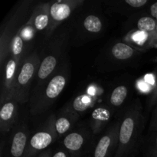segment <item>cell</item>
Returning a JSON list of instances; mask_svg holds the SVG:
<instances>
[{
	"mask_svg": "<svg viewBox=\"0 0 157 157\" xmlns=\"http://www.w3.org/2000/svg\"><path fill=\"white\" fill-rule=\"evenodd\" d=\"M142 120V106L139 100H136L127 110L120 123L116 157H123L133 148L139 134Z\"/></svg>",
	"mask_w": 157,
	"mask_h": 157,
	"instance_id": "cell-1",
	"label": "cell"
},
{
	"mask_svg": "<svg viewBox=\"0 0 157 157\" xmlns=\"http://www.w3.org/2000/svg\"><path fill=\"white\" fill-rule=\"evenodd\" d=\"M41 59L36 52H33L23 60L15 84L14 98L18 104H25L29 98V91L34 78L38 73Z\"/></svg>",
	"mask_w": 157,
	"mask_h": 157,
	"instance_id": "cell-2",
	"label": "cell"
},
{
	"mask_svg": "<svg viewBox=\"0 0 157 157\" xmlns=\"http://www.w3.org/2000/svg\"><path fill=\"white\" fill-rule=\"evenodd\" d=\"M67 84V77L60 73L52 77L41 92L38 99L32 105V113L33 115L40 114L45 111L49 106L60 96Z\"/></svg>",
	"mask_w": 157,
	"mask_h": 157,
	"instance_id": "cell-3",
	"label": "cell"
},
{
	"mask_svg": "<svg viewBox=\"0 0 157 157\" xmlns=\"http://www.w3.org/2000/svg\"><path fill=\"white\" fill-rule=\"evenodd\" d=\"M55 117L52 115L48 119L42 130L36 132L29 140L25 157H32L38 152L48 147L57 136L55 127Z\"/></svg>",
	"mask_w": 157,
	"mask_h": 157,
	"instance_id": "cell-4",
	"label": "cell"
},
{
	"mask_svg": "<svg viewBox=\"0 0 157 157\" xmlns=\"http://www.w3.org/2000/svg\"><path fill=\"white\" fill-rule=\"evenodd\" d=\"M84 3L83 0H59L49 3L50 24L47 29V35H50L58 26L69 18L72 12Z\"/></svg>",
	"mask_w": 157,
	"mask_h": 157,
	"instance_id": "cell-5",
	"label": "cell"
},
{
	"mask_svg": "<svg viewBox=\"0 0 157 157\" xmlns=\"http://www.w3.org/2000/svg\"><path fill=\"white\" fill-rule=\"evenodd\" d=\"M21 64L10 57L6 64L1 87V105L9 100L13 99L15 95L16 79Z\"/></svg>",
	"mask_w": 157,
	"mask_h": 157,
	"instance_id": "cell-6",
	"label": "cell"
},
{
	"mask_svg": "<svg viewBox=\"0 0 157 157\" xmlns=\"http://www.w3.org/2000/svg\"><path fill=\"white\" fill-rule=\"evenodd\" d=\"M120 123L113 124L98 140L94 152V157H107L116 146L117 147Z\"/></svg>",
	"mask_w": 157,
	"mask_h": 157,
	"instance_id": "cell-7",
	"label": "cell"
},
{
	"mask_svg": "<svg viewBox=\"0 0 157 157\" xmlns=\"http://www.w3.org/2000/svg\"><path fill=\"white\" fill-rule=\"evenodd\" d=\"M29 130L25 124L15 127L11 136L9 153L11 157H25L29 142Z\"/></svg>",
	"mask_w": 157,
	"mask_h": 157,
	"instance_id": "cell-8",
	"label": "cell"
},
{
	"mask_svg": "<svg viewBox=\"0 0 157 157\" xmlns=\"http://www.w3.org/2000/svg\"><path fill=\"white\" fill-rule=\"evenodd\" d=\"M18 102L15 98L6 101L1 105L0 129L2 133H8L13 128L18 115Z\"/></svg>",
	"mask_w": 157,
	"mask_h": 157,
	"instance_id": "cell-9",
	"label": "cell"
},
{
	"mask_svg": "<svg viewBox=\"0 0 157 157\" xmlns=\"http://www.w3.org/2000/svg\"><path fill=\"white\" fill-rule=\"evenodd\" d=\"M29 22L32 24L35 31H47L50 24V14H49V3H42L35 8Z\"/></svg>",
	"mask_w": 157,
	"mask_h": 157,
	"instance_id": "cell-10",
	"label": "cell"
},
{
	"mask_svg": "<svg viewBox=\"0 0 157 157\" xmlns=\"http://www.w3.org/2000/svg\"><path fill=\"white\" fill-rule=\"evenodd\" d=\"M111 112L106 107H100L94 110L90 115V126L94 134L100 133L110 121Z\"/></svg>",
	"mask_w": 157,
	"mask_h": 157,
	"instance_id": "cell-11",
	"label": "cell"
},
{
	"mask_svg": "<svg viewBox=\"0 0 157 157\" xmlns=\"http://www.w3.org/2000/svg\"><path fill=\"white\" fill-rule=\"evenodd\" d=\"M58 62V54H50L47 55L41 61L38 73H37V82L38 87H40L44 81L52 75L57 67Z\"/></svg>",
	"mask_w": 157,
	"mask_h": 157,
	"instance_id": "cell-12",
	"label": "cell"
},
{
	"mask_svg": "<svg viewBox=\"0 0 157 157\" xmlns=\"http://www.w3.org/2000/svg\"><path fill=\"white\" fill-rule=\"evenodd\" d=\"M138 30L147 34L150 37L151 46L157 44V21L151 16H144L137 21Z\"/></svg>",
	"mask_w": 157,
	"mask_h": 157,
	"instance_id": "cell-13",
	"label": "cell"
},
{
	"mask_svg": "<svg viewBox=\"0 0 157 157\" xmlns=\"http://www.w3.org/2000/svg\"><path fill=\"white\" fill-rule=\"evenodd\" d=\"M78 115L71 113L68 110H65L62 115L58 117H55V127L57 135L59 136L65 134L71 130L75 120L78 117Z\"/></svg>",
	"mask_w": 157,
	"mask_h": 157,
	"instance_id": "cell-14",
	"label": "cell"
},
{
	"mask_svg": "<svg viewBox=\"0 0 157 157\" xmlns=\"http://www.w3.org/2000/svg\"><path fill=\"white\" fill-rule=\"evenodd\" d=\"M85 136L80 132H72L64 137L63 144L71 153H78L85 144Z\"/></svg>",
	"mask_w": 157,
	"mask_h": 157,
	"instance_id": "cell-15",
	"label": "cell"
},
{
	"mask_svg": "<svg viewBox=\"0 0 157 157\" xmlns=\"http://www.w3.org/2000/svg\"><path fill=\"white\" fill-rule=\"evenodd\" d=\"M136 53L135 49L131 45L124 42H117L112 47L111 55L115 59L119 61H126L132 57Z\"/></svg>",
	"mask_w": 157,
	"mask_h": 157,
	"instance_id": "cell-16",
	"label": "cell"
},
{
	"mask_svg": "<svg viewBox=\"0 0 157 157\" xmlns=\"http://www.w3.org/2000/svg\"><path fill=\"white\" fill-rule=\"evenodd\" d=\"M91 105L90 98L86 94H81L76 97L69 105L67 110L71 113L79 116L80 113L85 112Z\"/></svg>",
	"mask_w": 157,
	"mask_h": 157,
	"instance_id": "cell-17",
	"label": "cell"
},
{
	"mask_svg": "<svg viewBox=\"0 0 157 157\" xmlns=\"http://www.w3.org/2000/svg\"><path fill=\"white\" fill-rule=\"evenodd\" d=\"M24 40L21 37L18 32H17L10 41V50L9 53L12 58L22 64L23 61L21 60L24 50Z\"/></svg>",
	"mask_w": 157,
	"mask_h": 157,
	"instance_id": "cell-18",
	"label": "cell"
},
{
	"mask_svg": "<svg viewBox=\"0 0 157 157\" xmlns=\"http://www.w3.org/2000/svg\"><path fill=\"white\" fill-rule=\"evenodd\" d=\"M128 95V88L125 85H120L115 87L110 94L109 101L113 107H120L126 101Z\"/></svg>",
	"mask_w": 157,
	"mask_h": 157,
	"instance_id": "cell-19",
	"label": "cell"
},
{
	"mask_svg": "<svg viewBox=\"0 0 157 157\" xmlns=\"http://www.w3.org/2000/svg\"><path fill=\"white\" fill-rule=\"evenodd\" d=\"M84 27L90 33H98L102 30L103 23L101 18L95 15H87L84 20Z\"/></svg>",
	"mask_w": 157,
	"mask_h": 157,
	"instance_id": "cell-20",
	"label": "cell"
},
{
	"mask_svg": "<svg viewBox=\"0 0 157 157\" xmlns=\"http://www.w3.org/2000/svg\"><path fill=\"white\" fill-rule=\"evenodd\" d=\"M35 32L36 31L34 29L33 26L28 21V22L24 26H22L18 32L24 40V41H29L33 38Z\"/></svg>",
	"mask_w": 157,
	"mask_h": 157,
	"instance_id": "cell-21",
	"label": "cell"
},
{
	"mask_svg": "<svg viewBox=\"0 0 157 157\" xmlns=\"http://www.w3.org/2000/svg\"><path fill=\"white\" fill-rule=\"evenodd\" d=\"M125 2L132 8H141L145 6L148 1L147 0H126Z\"/></svg>",
	"mask_w": 157,
	"mask_h": 157,
	"instance_id": "cell-22",
	"label": "cell"
},
{
	"mask_svg": "<svg viewBox=\"0 0 157 157\" xmlns=\"http://www.w3.org/2000/svg\"><path fill=\"white\" fill-rule=\"evenodd\" d=\"M148 105L150 108H152L155 105H157V82L156 85H155L154 88H153V92H152V94L150 98V101H149Z\"/></svg>",
	"mask_w": 157,
	"mask_h": 157,
	"instance_id": "cell-23",
	"label": "cell"
},
{
	"mask_svg": "<svg viewBox=\"0 0 157 157\" xmlns=\"http://www.w3.org/2000/svg\"><path fill=\"white\" fill-rule=\"evenodd\" d=\"M150 128L152 130H153L154 132H156L157 133V107L156 109L155 110L154 113L153 114V119L151 121V126H150Z\"/></svg>",
	"mask_w": 157,
	"mask_h": 157,
	"instance_id": "cell-24",
	"label": "cell"
},
{
	"mask_svg": "<svg viewBox=\"0 0 157 157\" xmlns=\"http://www.w3.org/2000/svg\"><path fill=\"white\" fill-rule=\"evenodd\" d=\"M150 10L151 17L154 18V19L157 21V2H156L153 3V5H151Z\"/></svg>",
	"mask_w": 157,
	"mask_h": 157,
	"instance_id": "cell-25",
	"label": "cell"
},
{
	"mask_svg": "<svg viewBox=\"0 0 157 157\" xmlns=\"http://www.w3.org/2000/svg\"><path fill=\"white\" fill-rule=\"evenodd\" d=\"M52 157H67V156L65 152L61 151H61H58L57 153H55Z\"/></svg>",
	"mask_w": 157,
	"mask_h": 157,
	"instance_id": "cell-26",
	"label": "cell"
},
{
	"mask_svg": "<svg viewBox=\"0 0 157 157\" xmlns=\"http://www.w3.org/2000/svg\"><path fill=\"white\" fill-rule=\"evenodd\" d=\"M39 157H50V153L49 152H45V153H43L42 154H41Z\"/></svg>",
	"mask_w": 157,
	"mask_h": 157,
	"instance_id": "cell-27",
	"label": "cell"
},
{
	"mask_svg": "<svg viewBox=\"0 0 157 157\" xmlns=\"http://www.w3.org/2000/svg\"><path fill=\"white\" fill-rule=\"evenodd\" d=\"M152 155H153V157H157V148L154 149V150L153 151Z\"/></svg>",
	"mask_w": 157,
	"mask_h": 157,
	"instance_id": "cell-28",
	"label": "cell"
},
{
	"mask_svg": "<svg viewBox=\"0 0 157 157\" xmlns=\"http://www.w3.org/2000/svg\"><path fill=\"white\" fill-rule=\"evenodd\" d=\"M154 144H155V146H156V148H157V133H156V137H155V140H154Z\"/></svg>",
	"mask_w": 157,
	"mask_h": 157,
	"instance_id": "cell-29",
	"label": "cell"
},
{
	"mask_svg": "<svg viewBox=\"0 0 157 157\" xmlns=\"http://www.w3.org/2000/svg\"><path fill=\"white\" fill-rule=\"evenodd\" d=\"M156 107H157V105H156Z\"/></svg>",
	"mask_w": 157,
	"mask_h": 157,
	"instance_id": "cell-30",
	"label": "cell"
}]
</instances>
